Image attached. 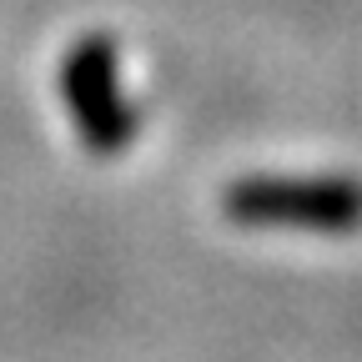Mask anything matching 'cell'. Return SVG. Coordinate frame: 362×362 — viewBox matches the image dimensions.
Listing matches in <instances>:
<instances>
[{"instance_id":"1","label":"cell","mask_w":362,"mask_h":362,"mask_svg":"<svg viewBox=\"0 0 362 362\" xmlns=\"http://www.w3.org/2000/svg\"><path fill=\"white\" fill-rule=\"evenodd\" d=\"M221 206L247 226H302V232L362 226V187L342 176H252L226 187Z\"/></svg>"},{"instance_id":"2","label":"cell","mask_w":362,"mask_h":362,"mask_svg":"<svg viewBox=\"0 0 362 362\" xmlns=\"http://www.w3.org/2000/svg\"><path fill=\"white\" fill-rule=\"evenodd\" d=\"M61 101L76 121V136L96 151L116 156L136 141V111L126 101L116 45L106 35H81L61 61Z\"/></svg>"}]
</instances>
